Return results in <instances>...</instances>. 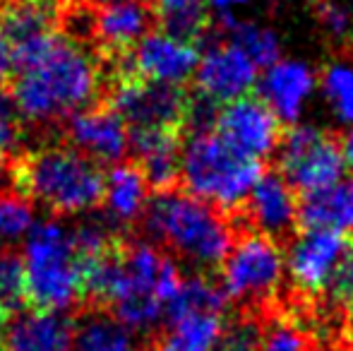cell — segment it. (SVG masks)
Segmentation results:
<instances>
[{
    "mask_svg": "<svg viewBox=\"0 0 353 351\" xmlns=\"http://www.w3.org/2000/svg\"><path fill=\"white\" fill-rule=\"evenodd\" d=\"M101 87L99 58L84 43L58 34L37 63L14 72L10 94L22 121L51 126L92 108Z\"/></svg>",
    "mask_w": 353,
    "mask_h": 351,
    "instance_id": "1",
    "label": "cell"
},
{
    "mask_svg": "<svg viewBox=\"0 0 353 351\" xmlns=\"http://www.w3.org/2000/svg\"><path fill=\"white\" fill-rule=\"evenodd\" d=\"M142 224L149 243L163 245L197 270L221 267L236 243L231 221L216 207L178 190L149 200Z\"/></svg>",
    "mask_w": 353,
    "mask_h": 351,
    "instance_id": "2",
    "label": "cell"
},
{
    "mask_svg": "<svg viewBox=\"0 0 353 351\" xmlns=\"http://www.w3.org/2000/svg\"><path fill=\"white\" fill-rule=\"evenodd\" d=\"M17 192L51 210L53 214H84L103 202L106 174L70 145L29 152L12 164Z\"/></svg>",
    "mask_w": 353,
    "mask_h": 351,
    "instance_id": "3",
    "label": "cell"
},
{
    "mask_svg": "<svg viewBox=\"0 0 353 351\" xmlns=\"http://www.w3.org/2000/svg\"><path fill=\"white\" fill-rule=\"evenodd\" d=\"M121 258L123 286L111 305L113 318L130 332H149L166 320V305L181 291V267L149 241L121 248Z\"/></svg>",
    "mask_w": 353,
    "mask_h": 351,
    "instance_id": "4",
    "label": "cell"
},
{
    "mask_svg": "<svg viewBox=\"0 0 353 351\" xmlns=\"http://www.w3.org/2000/svg\"><path fill=\"white\" fill-rule=\"evenodd\" d=\"M262 174V161L236 154L216 132L190 135L188 142H183L181 181L185 192L219 212L245 205Z\"/></svg>",
    "mask_w": 353,
    "mask_h": 351,
    "instance_id": "5",
    "label": "cell"
},
{
    "mask_svg": "<svg viewBox=\"0 0 353 351\" xmlns=\"http://www.w3.org/2000/svg\"><path fill=\"white\" fill-rule=\"evenodd\" d=\"M27 301L37 310H68L84 296L82 260L72 243V231L61 221H41L24 239L22 250Z\"/></svg>",
    "mask_w": 353,
    "mask_h": 351,
    "instance_id": "6",
    "label": "cell"
},
{
    "mask_svg": "<svg viewBox=\"0 0 353 351\" xmlns=\"http://www.w3.org/2000/svg\"><path fill=\"white\" fill-rule=\"evenodd\" d=\"M286 277V253L274 239L245 234L233 243L221 265V289L228 301L260 303L281 289Z\"/></svg>",
    "mask_w": 353,
    "mask_h": 351,
    "instance_id": "7",
    "label": "cell"
},
{
    "mask_svg": "<svg viewBox=\"0 0 353 351\" xmlns=\"http://www.w3.org/2000/svg\"><path fill=\"white\" fill-rule=\"evenodd\" d=\"M276 154L281 176L291 183L293 190H301L303 195L322 190L341 181L346 174L339 142L332 140L320 128L305 123H296L283 132Z\"/></svg>",
    "mask_w": 353,
    "mask_h": 351,
    "instance_id": "8",
    "label": "cell"
},
{
    "mask_svg": "<svg viewBox=\"0 0 353 351\" xmlns=\"http://www.w3.org/2000/svg\"><path fill=\"white\" fill-rule=\"evenodd\" d=\"M118 80L137 77L166 87H183L195 77L200 48L166 32H149L132 51L113 58Z\"/></svg>",
    "mask_w": 353,
    "mask_h": 351,
    "instance_id": "9",
    "label": "cell"
},
{
    "mask_svg": "<svg viewBox=\"0 0 353 351\" xmlns=\"http://www.w3.org/2000/svg\"><path fill=\"white\" fill-rule=\"evenodd\" d=\"M108 108L116 111L130 130H176L185 118L188 97L183 87L123 77L108 92Z\"/></svg>",
    "mask_w": 353,
    "mask_h": 351,
    "instance_id": "10",
    "label": "cell"
},
{
    "mask_svg": "<svg viewBox=\"0 0 353 351\" xmlns=\"http://www.w3.org/2000/svg\"><path fill=\"white\" fill-rule=\"evenodd\" d=\"M214 132L236 154L252 161H262L274 154L283 135L279 118L257 97L238 99L219 108Z\"/></svg>",
    "mask_w": 353,
    "mask_h": 351,
    "instance_id": "11",
    "label": "cell"
},
{
    "mask_svg": "<svg viewBox=\"0 0 353 351\" xmlns=\"http://www.w3.org/2000/svg\"><path fill=\"white\" fill-rule=\"evenodd\" d=\"M349 239L330 231L305 229L291 241L286 253V274L305 294H320L336 284L349 255Z\"/></svg>",
    "mask_w": 353,
    "mask_h": 351,
    "instance_id": "12",
    "label": "cell"
},
{
    "mask_svg": "<svg viewBox=\"0 0 353 351\" xmlns=\"http://www.w3.org/2000/svg\"><path fill=\"white\" fill-rule=\"evenodd\" d=\"M192 80L202 99L212 101L214 106H226L250 97L252 89H257L260 68L226 39L200 51V63Z\"/></svg>",
    "mask_w": 353,
    "mask_h": 351,
    "instance_id": "13",
    "label": "cell"
},
{
    "mask_svg": "<svg viewBox=\"0 0 353 351\" xmlns=\"http://www.w3.org/2000/svg\"><path fill=\"white\" fill-rule=\"evenodd\" d=\"M65 135L72 150L99 166H116L130 154V128L108 106H92L70 116Z\"/></svg>",
    "mask_w": 353,
    "mask_h": 351,
    "instance_id": "14",
    "label": "cell"
},
{
    "mask_svg": "<svg viewBox=\"0 0 353 351\" xmlns=\"http://www.w3.org/2000/svg\"><path fill=\"white\" fill-rule=\"evenodd\" d=\"M317 87L320 77L305 61L279 58L274 66L260 70L257 99L279 118V123L296 126Z\"/></svg>",
    "mask_w": 353,
    "mask_h": 351,
    "instance_id": "15",
    "label": "cell"
},
{
    "mask_svg": "<svg viewBox=\"0 0 353 351\" xmlns=\"http://www.w3.org/2000/svg\"><path fill=\"white\" fill-rule=\"evenodd\" d=\"M245 214L257 234L276 241L296 229L301 197L281 174H262L245 200Z\"/></svg>",
    "mask_w": 353,
    "mask_h": 351,
    "instance_id": "16",
    "label": "cell"
},
{
    "mask_svg": "<svg viewBox=\"0 0 353 351\" xmlns=\"http://www.w3.org/2000/svg\"><path fill=\"white\" fill-rule=\"evenodd\" d=\"M152 22V10L142 0L99 5L92 12V39L116 58L132 51L149 34Z\"/></svg>",
    "mask_w": 353,
    "mask_h": 351,
    "instance_id": "17",
    "label": "cell"
},
{
    "mask_svg": "<svg viewBox=\"0 0 353 351\" xmlns=\"http://www.w3.org/2000/svg\"><path fill=\"white\" fill-rule=\"evenodd\" d=\"M130 152L149 188L157 192L173 190L181 181L183 145L176 130H130Z\"/></svg>",
    "mask_w": 353,
    "mask_h": 351,
    "instance_id": "18",
    "label": "cell"
},
{
    "mask_svg": "<svg viewBox=\"0 0 353 351\" xmlns=\"http://www.w3.org/2000/svg\"><path fill=\"white\" fill-rule=\"evenodd\" d=\"M298 221L305 229L330 231L349 239L353 234V176H344L322 190L303 195Z\"/></svg>",
    "mask_w": 353,
    "mask_h": 351,
    "instance_id": "19",
    "label": "cell"
},
{
    "mask_svg": "<svg viewBox=\"0 0 353 351\" xmlns=\"http://www.w3.org/2000/svg\"><path fill=\"white\" fill-rule=\"evenodd\" d=\"M149 183L137 164L121 161L111 166L103 188V210L113 226H128L142 219L149 207Z\"/></svg>",
    "mask_w": 353,
    "mask_h": 351,
    "instance_id": "20",
    "label": "cell"
},
{
    "mask_svg": "<svg viewBox=\"0 0 353 351\" xmlns=\"http://www.w3.org/2000/svg\"><path fill=\"white\" fill-rule=\"evenodd\" d=\"M8 351H72V323L58 313L34 310L8 325Z\"/></svg>",
    "mask_w": 353,
    "mask_h": 351,
    "instance_id": "21",
    "label": "cell"
},
{
    "mask_svg": "<svg viewBox=\"0 0 353 351\" xmlns=\"http://www.w3.org/2000/svg\"><path fill=\"white\" fill-rule=\"evenodd\" d=\"M58 10L51 0H5L0 5V37L10 48L56 32Z\"/></svg>",
    "mask_w": 353,
    "mask_h": 351,
    "instance_id": "22",
    "label": "cell"
},
{
    "mask_svg": "<svg viewBox=\"0 0 353 351\" xmlns=\"http://www.w3.org/2000/svg\"><path fill=\"white\" fill-rule=\"evenodd\" d=\"M223 330V315L188 313L168 323V332L159 342L157 351H216Z\"/></svg>",
    "mask_w": 353,
    "mask_h": 351,
    "instance_id": "23",
    "label": "cell"
},
{
    "mask_svg": "<svg viewBox=\"0 0 353 351\" xmlns=\"http://www.w3.org/2000/svg\"><path fill=\"white\" fill-rule=\"evenodd\" d=\"M152 17L159 32L195 43L212 19L210 0H152Z\"/></svg>",
    "mask_w": 353,
    "mask_h": 351,
    "instance_id": "24",
    "label": "cell"
},
{
    "mask_svg": "<svg viewBox=\"0 0 353 351\" xmlns=\"http://www.w3.org/2000/svg\"><path fill=\"white\" fill-rule=\"evenodd\" d=\"M72 351H137L135 334L113 315L94 310L72 328Z\"/></svg>",
    "mask_w": 353,
    "mask_h": 351,
    "instance_id": "25",
    "label": "cell"
},
{
    "mask_svg": "<svg viewBox=\"0 0 353 351\" xmlns=\"http://www.w3.org/2000/svg\"><path fill=\"white\" fill-rule=\"evenodd\" d=\"M228 299L223 294L221 284L212 281L210 277H190L183 279L181 291L176 299L166 305V323L183 318L188 313H219L223 315Z\"/></svg>",
    "mask_w": 353,
    "mask_h": 351,
    "instance_id": "26",
    "label": "cell"
},
{
    "mask_svg": "<svg viewBox=\"0 0 353 351\" xmlns=\"http://www.w3.org/2000/svg\"><path fill=\"white\" fill-rule=\"evenodd\" d=\"M226 34H228V41L236 43L260 70L274 66L281 58L279 34L274 29L265 27V24L250 22V19H238Z\"/></svg>",
    "mask_w": 353,
    "mask_h": 351,
    "instance_id": "27",
    "label": "cell"
},
{
    "mask_svg": "<svg viewBox=\"0 0 353 351\" xmlns=\"http://www.w3.org/2000/svg\"><path fill=\"white\" fill-rule=\"evenodd\" d=\"M320 89L330 103L332 113L341 123L353 126V66L330 63L320 77Z\"/></svg>",
    "mask_w": 353,
    "mask_h": 351,
    "instance_id": "28",
    "label": "cell"
},
{
    "mask_svg": "<svg viewBox=\"0 0 353 351\" xmlns=\"http://www.w3.org/2000/svg\"><path fill=\"white\" fill-rule=\"evenodd\" d=\"M27 303V277L22 255L14 250H0V313L10 315Z\"/></svg>",
    "mask_w": 353,
    "mask_h": 351,
    "instance_id": "29",
    "label": "cell"
},
{
    "mask_svg": "<svg viewBox=\"0 0 353 351\" xmlns=\"http://www.w3.org/2000/svg\"><path fill=\"white\" fill-rule=\"evenodd\" d=\"M34 205L22 192H0V241L14 243L34 229Z\"/></svg>",
    "mask_w": 353,
    "mask_h": 351,
    "instance_id": "30",
    "label": "cell"
},
{
    "mask_svg": "<svg viewBox=\"0 0 353 351\" xmlns=\"http://www.w3.org/2000/svg\"><path fill=\"white\" fill-rule=\"evenodd\" d=\"M22 116L12 101V94L0 87V159H8L17 152L19 140L24 135Z\"/></svg>",
    "mask_w": 353,
    "mask_h": 351,
    "instance_id": "31",
    "label": "cell"
},
{
    "mask_svg": "<svg viewBox=\"0 0 353 351\" xmlns=\"http://www.w3.org/2000/svg\"><path fill=\"white\" fill-rule=\"evenodd\" d=\"M262 332L252 320H238L223 330L216 351H260Z\"/></svg>",
    "mask_w": 353,
    "mask_h": 351,
    "instance_id": "32",
    "label": "cell"
},
{
    "mask_svg": "<svg viewBox=\"0 0 353 351\" xmlns=\"http://www.w3.org/2000/svg\"><path fill=\"white\" fill-rule=\"evenodd\" d=\"M260 351H310V347L301 330L288 323H274L262 332Z\"/></svg>",
    "mask_w": 353,
    "mask_h": 351,
    "instance_id": "33",
    "label": "cell"
},
{
    "mask_svg": "<svg viewBox=\"0 0 353 351\" xmlns=\"http://www.w3.org/2000/svg\"><path fill=\"white\" fill-rule=\"evenodd\" d=\"M216 118H219V106H214L212 101L197 97V99H188V108H185V118L183 123L188 126L190 135H202V132H214L216 128Z\"/></svg>",
    "mask_w": 353,
    "mask_h": 351,
    "instance_id": "34",
    "label": "cell"
},
{
    "mask_svg": "<svg viewBox=\"0 0 353 351\" xmlns=\"http://www.w3.org/2000/svg\"><path fill=\"white\" fill-rule=\"evenodd\" d=\"M317 17H320V24L325 27V32L334 39H346L353 29L351 12L341 3H334V0H322L320 8H317Z\"/></svg>",
    "mask_w": 353,
    "mask_h": 351,
    "instance_id": "35",
    "label": "cell"
},
{
    "mask_svg": "<svg viewBox=\"0 0 353 351\" xmlns=\"http://www.w3.org/2000/svg\"><path fill=\"white\" fill-rule=\"evenodd\" d=\"M336 289H339V294L344 296L346 301L353 303V243L349 248V255H346V260H344V267H341L339 277H336Z\"/></svg>",
    "mask_w": 353,
    "mask_h": 351,
    "instance_id": "36",
    "label": "cell"
},
{
    "mask_svg": "<svg viewBox=\"0 0 353 351\" xmlns=\"http://www.w3.org/2000/svg\"><path fill=\"white\" fill-rule=\"evenodd\" d=\"M339 150H341V159H344V166L353 174V128H349V130L341 135Z\"/></svg>",
    "mask_w": 353,
    "mask_h": 351,
    "instance_id": "37",
    "label": "cell"
},
{
    "mask_svg": "<svg viewBox=\"0 0 353 351\" xmlns=\"http://www.w3.org/2000/svg\"><path fill=\"white\" fill-rule=\"evenodd\" d=\"M10 72H12V53H10L8 43L3 41V37H0V82H3Z\"/></svg>",
    "mask_w": 353,
    "mask_h": 351,
    "instance_id": "38",
    "label": "cell"
},
{
    "mask_svg": "<svg viewBox=\"0 0 353 351\" xmlns=\"http://www.w3.org/2000/svg\"><path fill=\"white\" fill-rule=\"evenodd\" d=\"M5 334H8V315L0 313V342L5 339Z\"/></svg>",
    "mask_w": 353,
    "mask_h": 351,
    "instance_id": "39",
    "label": "cell"
},
{
    "mask_svg": "<svg viewBox=\"0 0 353 351\" xmlns=\"http://www.w3.org/2000/svg\"><path fill=\"white\" fill-rule=\"evenodd\" d=\"M92 3H94V5H97V8H99V5H111V3H125V0H92Z\"/></svg>",
    "mask_w": 353,
    "mask_h": 351,
    "instance_id": "40",
    "label": "cell"
},
{
    "mask_svg": "<svg viewBox=\"0 0 353 351\" xmlns=\"http://www.w3.org/2000/svg\"><path fill=\"white\" fill-rule=\"evenodd\" d=\"M233 3V8H238V5H248V3H252V0H231Z\"/></svg>",
    "mask_w": 353,
    "mask_h": 351,
    "instance_id": "41",
    "label": "cell"
},
{
    "mask_svg": "<svg viewBox=\"0 0 353 351\" xmlns=\"http://www.w3.org/2000/svg\"><path fill=\"white\" fill-rule=\"evenodd\" d=\"M0 178H3V174H0ZM0 183H3V181H0Z\"/></svg>",
    "mask_w": 353,
    "mask_h": 351,
    "instance_id": "42",
    "label": "cell"
}]
</instances>
